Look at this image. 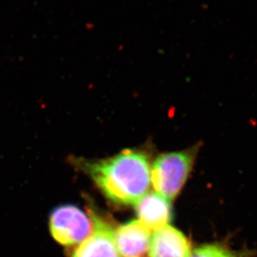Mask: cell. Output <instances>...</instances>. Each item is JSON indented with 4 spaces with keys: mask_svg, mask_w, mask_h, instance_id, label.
<instances>
[{
    "mask_svg": "<svg viewBox=\"0 0 257 257\" xmlns=\"http://www.w3.org/2000/svg\"><path fill=\"white\" fill-rule=\"evenodd\" d=\"M87 168L102 193L120 205H136L151 187V165L140 151L125 150Z\"/></svg>",
    "mask_w": 257,
    "mask_h": 257,
    "instance_id": "1",
    "label": "cell"
},
{
    "mask_svg": "<svg viewBox=\"0 0 257 257\" xmlns=\"http://www.w3.org/2000/svg\"><path fill=\"white\" fill-rule=\"evenodd\" d=\"M195 151H178L159 156L151 169V181L156 193L172 200L181 192L192 170Z\"/></svg>",
    "mask_w": 257,
    "mask_h": 257,
    "instance_id": "2",
    "label": "cell"
},
{
    "mask_svg": "<svg viewBox=\"0 0 257 257\" xmlns=\"http://www.w3.org/2000/svg\"><path fill=\"white\" fill-rule=\"evenodd\" d=\"M50 229L57 242L72 246L83 242L91 234L94 220L75 205H60L50 215Z\"/></svg>",
    "mask_w": 257,
    "mask_h": 257,
    "instance_id": "3",
    "label": "cell"
},
{
    "mask_svg": "<svg viewBox=\"0 0 257 257\" xmlns=\"http://www.w3.org/2000/svg\"><path fill=\"white\" fill-rule=\"evenodd\" d=\"M94 230L79 244L72 257H121L114 241V230L97 216H92Z\"/></svg>",
    "mask_w": 257,
    "mask_h": 257,
    "instance_id": "4",
    "label": "cell"
},
{
    "mask_svg": "<svg viewBox=\"0 0 257 257\" xmlns=\"http://www.w3.org/2000/svg\"><path fill=\"white\" fill-rule=\"evenodd\" d=\"M151 233L138 220H131L114 230V241L121 257H141L149 250Z\"/></svg>",
    "mask_w": 257,
    "mask_h": 257,
    "instance_id": "5",
    "label": "cell"
},
{
    "mask_svg": "<svg viewBox=\"0 0 257 257\" xmlns=\"http://www.w3.org/2000/svg\"><path fill=\"white\" fill-rule=\"evenodd\" d=\"M191 252L187 237L171 225H166L151 235L149 257H190Z\"/></svg>",
    "mask_w": 257,
    "mask_h": 257,
    "instance_id": "6",
    "label": "cell"
},
{
    "mask_svg": "<svg viewBox=\"0 0 257 257\" xmlns=\"http://www.w3.org/2000/svg\"><path fill=\"white\" fill-rule=\"evenodd\" d=\"M136 210L138 220L150 230H160L168 225L171 220V202L158 193L144 195L136 203Z\"/></svg>",
    "mask_w": 257,
    "mask_h": 257,
    "instance_id": "7",
    "label": "cell"
},
{
    "mask_svg": "<svg viewBox=\"0 0 257 257\" xmlns=\"http://www.w3.org/2000/svg\"><path fill=\"white\" fill-rule=\"evenodd\" d=\"M190 257H236L235 253L222 245L209 244L196 248Z\"/></svg>",
    "mask_w": 257,
    "mask_h": 257,
    "instance_id": "8",
    "label": "cell"
}]
</instances>
